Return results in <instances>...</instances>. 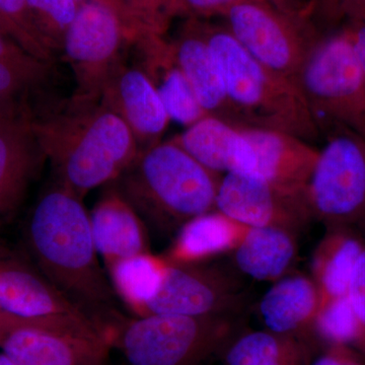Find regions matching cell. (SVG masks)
I'll return each instance as SVG.
<instances>
[{
	"instance_id": "30bf717a",
	"label": "cell",
	"mask_w": 365,
	"mask_h": 365,
	"mask_svg": "<svg viewBox=\"0 0 365 365\" xmlns=\"http://www.w3.org/2000/svg\"><path fill=\"white\" fill-rule=\"evenodd\" d=\"M307 189L228 173L220 180L216 210L250 227L281 228L297 235L313 220Z\"/></svg>"
},
{
	"instance_id": "83f0119b",
	"label": "cell",
	"mask_w": 365,
	"mask_h": 365,
	"mask_svg": "<svg viewBox=\"0 0 365 365\" xmlns=\"http://www.w3.org/2000/svg\"><path fill=\"white\" fill-rule=\"evenodd\" d=\"M313 332L327 345L354 347L365 355V326L355 313L347 295L319 307Z\"/></svg>"
},
{
	"instance_id": "ac0fdd59",
	"label": "cell",
	"mask_w": 365,
	"mask_h": 365,
	"mask_svg": "<svg viewBox=\"0 0 365 365\" xmlns=\"http://www.w3.org/2000/svg\"><path fill=\"white\" fill-rule=\"evenodd\" d=\"M91 232L106 271L118 262L150 251L145 222L113 184L90 213Z\"/></svg>"
},
{
	"instance_id": "ba28073f",
	"label": "cell",
	"mask_w": 365,
	"mask_h": 365,
	"mask_svg": "<svg viewBox=\"0 0 365 365\" xmlns=\"http://www.w3.org/2000/svg\"><path fill=\"white\" fill-rule=\"evenodd\" d=\"M220 19L250 55L295 83L307 53L324 33L307 11L265 2L239 4Z\"/></svg>"
},
{
	"instance_id": "9c48e42d",
	"label": "cell",
	"mask_w": 365,
	"mask_h": 365,
	"mask_svg": "<svg viewBox=\"0 0 365 365\" xmlns=\"http://www.w3.org/2000/svg\"><path fill=\"white\" fill-rule=\"evenodd\" d=\"M133 41L112 7L98 1L79 4L61 51L76 81L72 96L100 101L110 74Z\"/></svg>"
},
{
	"instance_id": "4316f807",
	"label": "cell",
	"mask_w": 365,
	"mask_h": 365,
	"mask_svg": "<svg viewBox=\"0 0 365 365\" xmlns=\"http://www.w3.org/2000/svg\"><path fill=\"white\" fill-rule=\"evenodd\" d=\"M169 267L163 255L148 252L118 262L107 273L118 299L135 316L157 294Z\"/></svg>"
},
{
	"instance_id": "5b68a950",
	"label": "cell",
	"mask_w": 365,
	"mask_h": 365,
	"mask_svg": "<svg viewBox=\"0 0 365 365\" xmlns=\"http://www.w3.org/2000/svg\"><path fill=\"white\" fill-rule=\"evenodd\" d=\"M297 83L322 135L344 129L365 139V78L347 29L321 34Z\"/></svg>"
},
{
	"instance_id": "4fadbf2b",
	"label": "cell",
	"mask_w": 365,
	"mask_h": 365,
	"mask_svg": "<svg viewBox=\"0 0 365 365\" xmlns=\"http://www.w3.org/2000/svg\"><path fill=\"white\" fill-rule=\"evenodd\" d=\"M107 333L66 327L23 326L0 331V351L20 365H107Z\"/></svg>"
},
{
	"instance_id": "60d3db41",
	"label": "cell",
	"mask_w": 365,
	"mask_h": 365,
	"mask_svg": "<svg viewBox=\"0 0 365 365\" xmlns=\"http://www.w3.org/2000/svg\"><path fill=\"white\" fill-rule=\"evenodd\" d=\"M2 223H4V222H0V227H1Z\"/></svg>"
},
{
	"instance_id": "ab89813d",
	"label": "cell",
	"mask_w": 365,
	"mask_h": 365,
	"mask_svg": "<svg viewBox=\"0 0 365 365\" xmlns=\"http://www.w3.org/2000/svg\"><path fill=\"white\" fill-rule=\"evenodd\" d=\"M0 365H20L14 361L13 359L6 355V353L0 351Z\"/></svg>"
},
{
	"instance_id": "9a60e30c",
	"label": "cell",
	"mask_w": 365,
	"mask_h": 365,
	"mask_svg": "<svg viewBox=\"0 0 365 365\" xmlns=\"http://www.w3.org/2000/svg\"><path fill=\"white\" fill-rule=\"evenodd\" d=\"M44 162L32 110L0 112V222L20 207Z\"/></svg>"
},
{
	"instance_id": "52a82bcc",
	"label": "cell",
	"mask_w": 365,
	"mask_h": 365,
	"mask_svg": "<svg viewBox=\"0 0 365 365\" xmlns=\"http://www.w3.org/2000/svg\"><path fill=\"white\" fill-rule=\"evenodd\" d=\"M323 137L307 189L313 220L365 240V139L344 129Z\"/></svg>"
},
{
	"instance_id": "6da1fadb",
	"label": "cell",
	"mask_w": 365,
	"mask_h": 365,
	"mask_svg": "<svg viewBox=\"0 0 365 365\" xmlns=\"http://www.w3.org/2000/svg\"><path fill=\"white\" fill-rule=\"evenodd\" d=\"M32 127L56 184L81 199L116 181L140 151L127 125L101 101L47 98L33 110Z\"/></svg>"
},
{
	"instance_id": "8fae6325",
	"label": "cell",
	"mask_w": 365,
	"mask_h": 365,
	"mask_svg": "<svg viewBox=\"0 0 365 365\" xmlns=\"http://www.w3.org/2000/svg\"><path fill=\"white\" fill-rule=\"evenodd\" d=\"M244 302V285L227 269L206 263L170 264L160 290L139 309L135 317L230 316Z\"/></svg>"
},
{
	"instance_id": "e575fe53",
	"label": "cell",
	"mask_w": 365,
	"mask_h": 365,
	"mask_svg": "<svg viewBox=\"0 0 365 365\" xmlns=\"http://www.w3.org/2000/svg\"><path fill=\"white\" fill-rule=\"evenodd\" d=\"M307 365H365V362L352 348L328 345L325 351L309 360Z\"/></svg>"
},
{
	"instance_id": "74e56055",
	"label": "cell",
	"mask_w": 365,
	"mask_h": 365,
	"mask_svg": "<svg viewBox=\"0 0 365 365\" xmlns=\"http://www.w3.org/2000/svg\"><path fill=\"white\" fill-rule=\"evenodd\" d=\"M57 324H58L57 322H50L49 325H48V323H39V322L26 321V319L16 318V317L6 313V312L0 307V331L11 330V329L23 326L51 327L57 325Z\"/></svg>"
},
{
	"instance_id": "3957f363",
	"label": "cell",
	"mask_w": 365,
	"mask_h": 365,
	"mask_svg": "<svg viewBox=\"0 0 365 365\" xmlns=\"http://www.w3.org/2000/svg\"><path fill=\"white\" fill-rule=\"evenodd\" d=\"M220 180L222 175L169 139L139 151L112 184L144 222L160 234H172L192 218L215 210Z\"/></svg>"
},
{
	"instance_id": "1f68e13d",
	"label": "cell",
	"mask_w": 365,
	"mask_h": 365,
	"mask_svg": "<svg viewBox=\"0 0 365 365\" xmlns=\"http://www.w3.org/2000/svg\"><path fill=\"white\" fill-rule=\"evenodd\" d=\"M311 11L322 32L365 24V0H311Z\"/></svg>"
},
{
	"instance_id": "d6a6232c",
	"label": "cell",
	"mask_w": 365,
	"mask_h": 365,
	"mask_svg": "<svg viewBox=\"0 0 365 365\" xmlns=\"http://www.w3.org/2000/svg\"><path fill=\"white\" fill-rule=\"evenodd\" d=\"M0 14L7 20L11 21L14 25L21 29L29 37L36 41L38 44L49 50L43 44L39 36L36 32L30 11H29L28 4H26V0H0Z\"/></svg>"
},
{
	"instance_id": "484cf974",
	"label": "cell",
	"mask_w": 365,
	"mask_h": 365,
	"mask_svg": "<svg viewBox=\"0 0 365 365\" xmlns=\"http://www.w3.org/2000/svg\"><path fill=\"white\" fill-rule=\"evenodd\" d=\"M223 365H307V347L299 338L269 330L251 331L225 346Z\"/></svg>"
},
{
	"instance_id": "5bb4252c",
	"label": "cell",
	"mask_w": 365,
	"mask_h": 365,
	"mask_svg": "<svg viewBox=\"0 0 365 365\" xmlns=\"http://www.w3.org/2000/svg\"><path fill=\"white\" fill-rule=\"evenodd\" d=\"M101 103L121 118L133 134L139 150L163 141L170 122L157 90L138 64L123 57L113 69Z\"/></svg>"
},
{
	"instance_id": "d4e9b609",
	"label": "cell",
	"mask_w": 365,
	"mask_h": 365,
	"mask_svg": "<svg viewBox=\"0 0 365 365\" xmlns=\"http://www.w3.org/2000/svg\"><path fill=\"white\" fill-rule=\"evenodd\" d=\"M364 246L365 240L354 232L328 230L312 262V279L318 287L319 307L347 295L353 270Z\"/></svg>"
},
{
	"instance_id": "8d00e7d4",
	"label": "cell",
	"mask_w": 365,
	"mask_h": 365,
	"mask_svg": "<svg viewBox=\"0 0 365 365\" xmlns=\"http://www.w3.org/2000/svg\"><path fill=\"white\" fill-rule=\"evenodd\" d=\"M345 29H347L351 36L353 45H354L365 78V24H356V25L346 26Z\"/></svg>"
},
{
	"instance_id": "d6986e66",
	"label": "cell",
	"mask_w": 365,
	"mask_h": 365,
	"mask_svg": "<svg viewBox=\"0 0 365 365\" xmlns=\"http://www.w3.org/2000/svg\"><path fill=\"white\" fill-rule=\"evenodd\" d=\"M170 139L197 162L217 174H254L253 148L244 127L207 116Z\"/></svg>"
},
{
	"instance_id": "f546056e",
	"label": "cell",
	"mask_w": 365,
	"mask_h": 365,
	"mask_svg": "<svg viewBox=\"0 0 365 365\" xmlns=\"http://www.w3.org/2000/svg\"><path fill=\"white\" fill-rule=\"evenodd\" d=\"M122 20L134 38L143 33L165 35L174 20L173 0H117Z\"/></svg>"
},
{
	"instance_id": "603a6c76",
	"label": "cell",
	"mask_w": 365,
	"mask_h": 365,
	"mask_svg": "<svg viewBox=\"0 0 365 365\" xmlns=\"http://www.w3.org/2000/svg\"><path fill=\"white\" fill-rule=\"evenodd\" d=\"M53 62L31 54L13 38L0 32V111L34 109L52 76Z\"/></svg>"
},
{
	"instance_id": "8992f818",
	"label": "cell",
	"mask_w": 365,
	"mask_h": 365,
	"mask_svg": "<svg viewBox=\"0 0 365 365\" xmlns=\"http://www.w3.org/2000/svg\"><path fill=\"white\" fill-rule=\"evenodd\" d=\"M230 316L148 314L108 326L112 347L130 365H200L232 339Z\"/></svg>"
},
{
	"instance_id": "2e32d148",
	"label": "cell",
	"mask_w": 365,
	"mask_h": 365,
	"mask_svg": "<svg viewBox=\"0 0 365 365\" xmlns=\"http://www.w3.org/2000/svg\"><path fill=\"white\" fill-rule=\"evenodd\" d=\"M170 43L180 68L209 116L245 128L228 97L222 68L206 40L202 21L187 19Z\"/></svg>"
},
{
	"instance_id": "7c38bea8",
	"label": "cell",
	"mask_w": 365,
	"mask_h": 365,
	"mask_svg": "<svg viewBox=\"0 0 365 365\" xmlns=\"http://www.w3.org/2000/svg\"><path fill=\"white\" fill-rule=\"evenodd\" d=\"M0 307L6 313L26 321H76L102 326L57 289L33 262L1 242Z\"/></svg>"
},
{
	"instance_id": "ffe728a7",
	"label": "cell",
	"mask_w": 365,
	"mask_h": 365,
	"mask_svg": "<svg viewBox=\"0 0 365 365\" xmlns=\"http://www.w3.org/2000/svg\"><path fill=\"white\" fill-rule=\"evenodd\" d=\"M244 130L253 148L254 176L294 188H307L319 153L313 143L273 129L245 127Z\"/></svg>"
},
{
	"instance_id": "f35d334b",
	"label": "cell",
	"mask_w": 365,
	"mask_h": 365,
	"mask_svg": "<svg viewBox=\"0 0 365 365\" xmlns=\"http://www.w3.org/2000/svg\"><path fill=\"white\" fill-rule=\"evenodd\" d=\"M76 1L78 2V4H86V2L90 1L102 2V4H107V6L112 7V9L119 14L120 18H121L122 20L121 9H120V6L119 4H118L117 0H76Z\"/></svg>"
},
{
	"instance_id": "cb8c5ba5",
	"label": "cell",
	"mask_w": 365,
	"mask_h": 365,
	"mask_svg": "<svg viewBox=\"0 0 365 365\" xmlns=\"http://www.w3.org/2000/svg\"><path fill=\"white\" fill-rule=\"evenodd\" d=\"M297 256V235L276 227H250L244 241L232 252L237 270L259 281L284 277Z\"/></svg>"
},
{
	"instance_id": "277c9868",
	"label": "cell",
	"mask_w": 365,
	"mask_h": 365,
	"mask_svg": "<svg viewBox=\"0 0 365 365\" xmlns=\"http://www.w3.org/2000/svg\"><path fill=\"white\" fill-rule=\"evenodd\" d=\"M201 21L222 68L228 97L245 127L284 131L311 143L323 137L294 81L255 59L222 23Z\"/></svg>"
},
{
	"instance_id": "44dd1931",
	"label": "cell",
	"mask_w": 365,
	"mask_h": 365,
	"mask_svg": "<svg viewBox=\"0 0 365 365\" xmlns=\"http://www.w3.org/2000/svg\"><path fill=\"white\" fill-rule=\"evenodd\" d=\"M250 227L218 210L185 223L165 254L173 265H194L232 253L248 235Z\"/></svg>"
},
{
	"instance_id": "836d02e7",
	"label": "cell",
	"mask_w": 365,
	"mask_h": 365,
	"mask_svg": "<svg viewBox=\"0 0 365 365\" xmlns=\"http://www.w3.org/2000/svg\"><path fill=\"white\" fill-rule=\"evenodd\" d=\"M347 297L357 317L365 326V246L353 270Z\"/></svg>"
},
{
	"instance_id": "f1b7e54d",
	"label": "cell",
	"mask_w": 365,
	"mask_h": 365,
	"mask_svg": "<svg viewBox=\"0 0 365 365\" xmlns=\"http://www.w3.org/2000/svg\"><path fill=\"white\" fill-rule=\"evenodd\" d=\"M36 32L43 44L56 56L78 11L76 0H26Z\"/></svg>"
},
{
	"instance_id": "4dcf8cb0",
	"label": "cell",
	"mask_w": 365,
	"mask_h": 365,
	"mask_svg": "<svg viewBox=\"0 0 365 365\" xmlns=\"http://www.w3.org/2000/svg\"><path fill=\"white\" fill-rule=\"evenodd\" d=\"M246 2H265L274 6L297 9L311 14V0H173L172 14L175 18H220L225 11Z\"/></svg>"
},
{
	"instance_id": "e0dca14e",
	"label": "cell",
	"mask_w": 365,
	"mask_h": 365,
	"mask_svg": "<svg viewBox=\"0 0 365 365\" xmlns=\"http://www.w3.org/2000/svg\"><path fill=\"white\" fill-rule=\"evenodd\" d=\"M131 47L136 64L150 79L170 121L187 128L209 116L180 68L170 39L160 34L143 33L135 38Z\"/></svg>"
},
{
	"instance_id": "7a4b0ae2",
	"label": "cell",
	"mask_w": 365,
	"mask_h": 365,
	"mask_svg": "<svg viewBox=\"0 0 365 365\" xmlns=\"http://www.w3.org/2000/svg\"><path fill=\"white\" fill-rule=\"evenodd\" d=\"M25 240L40 272L101 325L120 317L119 299L98 260L83 199L58 184L47 190L29 216Z\"/></svg>"
},
{
	"instance_id": "d590c367",
	"label": "cell",
	"mask_w": 365,
	"mask_h": 365,
	"mask_svg": "<svg viewBox=\"0 0 365 365\" xmlns=\"http://www.w3.org/2000/svg\"><path fill=\"white\" fill-rule=\"evenodd\" d=\"M0 32L6 34L9 37L13 38L16 42L20 43L26 50H28L31 54L35 55L38 58L46 60V61H51L54 60V55L45 47L38 44L32 38L29 37L26 34L24 33L21 29L14 25L11 21L4 18L0 14Z\"/></svg>"
},
{
	"instance_id": "7402d4cb",
	"label": "cell",
	"mask_w": 365,
	"mask_h": 365,
	"mask_svg": "<svg viewBox=\"0 0 365 365\" xmlns=\"http://www.w3.org/2000/svg\"><path fill=\"white\" fill-rule=\"evenodd\" d=\"M319 294L312 277L294 274L275 281L259 304V314L266 330L299 338L313 332L318 314Z\"/></svg>"
}]
</instances>
